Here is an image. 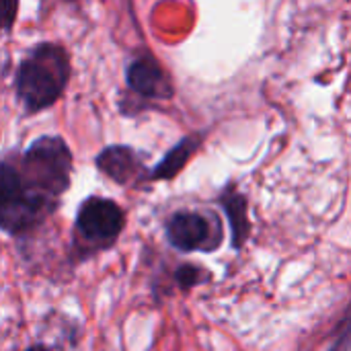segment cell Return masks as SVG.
<instances>
[{"label":"cell","mask_w":351,"mask_h":351,"mask_svg":"<svg viewBox=\"0 0 351 351\" xmlns=\"http://www.w3.org/2000/svg\"><path fill=\"white\" fill-rule=\"evenodd\" d=\"M204 271L206 269H199L197 265H181L175 271V280H177L179 288L189 290V288L197 286L199 282H204Z\"/></svg>","instance_id":"cell-10"},{"label":"cell","mask_w":351,"mask_h":351,"mask_svg":"<svg viewBox=\"0 0 351 351\" xmlns=\"http://www.w3.org/2000/svg\"><path fill=\"white\" fill-rule=\"evenodd\" d=\"M66 2H74V0H66Z\"/></svg>","instance_id":"cell-13"},{"label":"cell","mask_w":351,"mask_h":351,"mask_svg":"<svg viewBox=\"0 0 351 351\" xmlns=\"http://www.w3.org/2000/svg\"><path fill=\"white\" fill-rule=\"evenodd\" d=\"M19 14V0H0V37L8 33Z\"/></svg>","instance_id":"cell-11"},{"label":"cell","mask_w":351,"mask_h":351,"mask_svg":"<svg viewBox=\"0 0 351 351\" xmlns=\"http://www.w3.org/2000/svg\"><path fill=\"white\" fill-rule=\"evenodd\" d=\"M171 247L181 253L216 251L222 243V226L214 214H202L193 210L175 212L165 226Z\"/></svg>","instance_id":"cell-5"},{"label":"cell","mask_w":351,"mask_h":351,"mask_svg":"<svg viewBox=\"0 0 351 351\" xmlns=\"http://www.w3.org/2000/svg\"><path fill=\"white\" fill-rule=\"evenodd\" d=\"M128 86L144 99H171L173 84L156 58L144 53L128 66Z\"/></svg>","instance_id":"cell-6"},{"label":"cell","mask_w":351,"mask_h":351,"mask_svg":"<svg viewBox=\"0 0 351 351\" xmlns=\"http://www.w3.org/2000/svg\"><path fill=\"white\" fill-rule=\"evenodd\" d=\"M19 171L35 191L58 202L70 187L72 152L60 136H41L25 150Z\"/></svg>","instance_id":"cell-3"},{"label":"cell","mask_w":351,"mask_h":351,"mask_svg":"<svg viewBox=\"0 0 351 351\" xmlns=\"http://www.w3.org/2000/svg\"><path fill=\"white\" fill-rule=\"evenodd\" d=\"M125 226V212L105 197H88L80 204L76 214L78 243L88 251H103L111 247Z\"/></svg>","instance_id":"cell-4"},{"label":"cell","mask_w":351,"mask_h":351,"mask_svg":"<svg viewBox=\"0 0 351 351\" xmlns=\"http://www.w3.org/2000/svg\"><path fill=\"white\" fill-rule=\"evenodd\" d=\"M58 202L35 191L19 167L0 158V230L12 237H23L37 228Z\"/></svg>","instance_id":"cell-2"},{"label":"cell","mask_w":351,"mask_h":351,"mask_svg":"<svg viewBox=\"0 0 351 351\" xmlns=\"http://www.w3.org/2000/svg\"><path fill=\"white\" fill-rule=\"evenodd\" d=\"M220 204H222L226 218L230 222V228H232V247L243 249V245L247 243L249 232H251V222H249V214H247V199L239 189L226 187L220 195Z\"/></svg>","instance_id":"cell-8"},{"label":"cell","mask_w":351,"mask_h":351,"mask_svg":"<svg viewBox=\"0 0 351 351\" xmlns=\"http://www.w3.org/2000/svg\"><path fill=\"white\" fill-rule=\"evenodd\" d=\"M97 167L103 175L119 185H138L148 181V169L138 152L130 146H109L97 156Z\"/></svg>","instance_id":"cell-7"},{"label":"cell","mask_w":351,"mask_h":351,"mask_svg":"<svg viewBox=\"0 0 351 351\" xmlns=\"http://www.w3.org/2000/svg\"><path fill=\"white\" fill-rule=\"evenodd\" d=\"M202 144V134H193L183 138L177 146H173L167 156L156 165V169L148 171V181H162V179H173L175 175L181 173V169L187 165V160L197 152Z\"/></svg>","instance_id":"cell-9"},{"label":"cell","mask_w":351,"mask_h":351,"mask_svg":"<svg viewBox=\"0 0 351 351\" xmlns=\"http://www.w3.org/2000/svg\"><path fill=\"white\" fill-rule=\"evenodd\" d=\"M329 351H350V321H348V315L343 317L339 335L335 337V343L331 346Z\"/></svg>","instance_id":"cell-12"},{"label":"cell","mask_w":351,"mask_h":351,"mask_svg":"<svg viewBox=\"0 0 351 351\" xmlns=\"http://www.w3.org/2000/svg\"><path fill=\"white\" fill-rule=\"evenodd\" d=\"M70 56L58 43H39L16 70V97L29 113L51 107L68 86Z\"/></svg>","instance_id":"cell-1"}]
</instances>
